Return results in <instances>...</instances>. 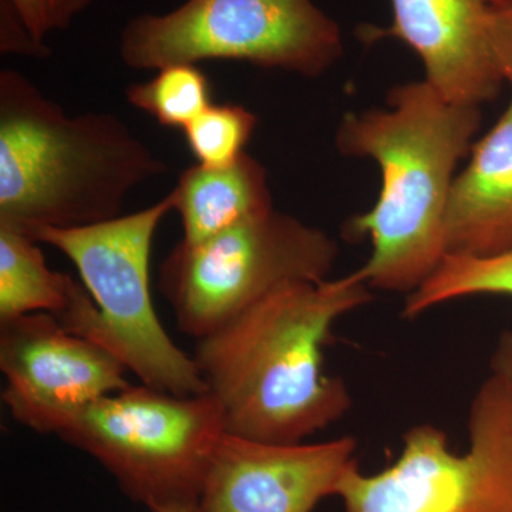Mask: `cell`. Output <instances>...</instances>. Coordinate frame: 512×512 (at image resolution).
Listing matches in <instances>:
<instances>
[{"mask_svg": "<svg viewBox=\"0 0 512 512\" xmlns=\"http://www.w3.org/2000/svg\"><path fill=\"white\" fill-rule=\"evenodd\" d=\"M372 301L352 272L291 282L197 339L198 372L224 412L227 433L264 443L296 444L342 419L348 386L325 369L335 323Z\"/></svg>", "mask_w": 512, "mask_h": 512, "instance_id": "6da1fadb", "label": "cell"}, {"mask_svg": "<svg viewBox=\"0 0 512 512\" xmlns=\"http://www.w3.org/2000/svg\"><path fill=\"white\" fill-rule=\"evenodd\" d=\"M480 107L444 100L426 80L397 84L386 109L349 111L336 128L342 156L370 158L382 174L375 207L346 221L372 251L357 274L370 289L412 293L447 255L448 205L457 168L480 131Z\"/></svg>", "mask_w": 512, "mask_h": 512, "instance_id": "7a4b0ae2", "label": "cell"}, {"mask_svg": "<svg viewBox=\"0 0 512 512\" xmlns=\"http://www.w3.org/2000/svg\"><path fill=\"white\" fill-rule=\"evenodd\" d=\"M168 170L116 114L69 116L25 74L0 72L3 224L32 237L114 220L131 191Z\"/></svg>", "mask_w": 512, "mask_h": 512, "instance_id": "3957f363", "label": "cell"}, {"mask_svg": "<svg viewBox=\"0 0 512 512\" xmlns=\"http://www.w3.org/2000/svg\"><path fill=\"white\" fill-rule=\"evenodd\" d=\"M225 433L211 393L178 396L141 383L84 407L56 436L96 460L128 500L164 512L198 504Z\"/></svg>", "mask_w": 512, "mask_h": 512, "instance_id": "277c9868", "label": "cell"}, {"mask_svg": "<svg viewBox=\"0 0 512 512\" xmlns=\"http://www.w3.org/2000/svg\"><path fill=\"white\" fill-rule=\"evenodd\" d=\"M173 197L114 220L32 237L66 255L97 306L90 340L113 352L146 386L178 396L208 393L192 356L175 345L151 299L150 256Z\"/></svg>", "mask_w": 512, "mask_h": 512, "instance_id": "5b68a950", "label": "cell"}, {"mask_svg": "<svg viewBox=\"0 0 512 512\" xmlns=\"http://www.w3.org/2000/svg\"><path fill=\"white\" fill-rule=\"evenodd\" d=\"M343 52L339 23L313 0H187L131 19L120 36L121 60L133 70L231 60L316 79Z\"/></svg>", "mask_w": 512, "mask_h": 512, "instance_id": "8992f818", "label": "cell"}, {"mask_svg": "<svg viewBox=\"0 0 512 512\" xmlns=\"http://www.w3.org/2000/svg\"><path fill=\"white\" fill-rule=\"evenodd\" d=\"M468 450L419 424L403 436L392 466L365 474L353 464L335 497L345 512H512V387L490 375L468 414Z\"/></svg>", "mask_w": 512, "mask_h": 512, "instance_id": "52a82bcc", "label": "cell"}, {"mask_svg": "<svg viewBox=\"0 0 512 512\" xmlns=\"http://www.w3.org/2000/svg\"><path fill=\"white\" fill-rule=\"evenodd\" d=\"M338 256L328 232L272 210L197 244L178 242L160 266V289L178 329L200 339L279 286L329 279Z\"/></svg>", "mask_w": 512, "mask_h": 512, "instance_id": "ba28073f", "label": "cell"}, {"mask_svg": "<svg viewBox=\"0 0 512 512\" xmlns=\"http://www.w3.org/2000/svg\"><path fill=\"white\" fill-rule=\"evenodd\" d=\"M0 370L13 419L55 436L84 407L131 386L119 357L45 312L0 322Z\"/></svg>", "mask_w": 512, "mask_h": 512, "instance_id": "9c48e42d", "label": "cell"}, {"mask_svg": "<svg viewBox=\"0 0 512 512\" xmlns=\"http://www.w3.org/2000/svg\"><path fill=\"white\" fill-rule=\"evenodd\" d=\"M350 436L322 443L276 444L225 433L202 485L200 512H313L335 497L356 464Z\"/></svg>", "mask_w": 512, "mask_h": 512, "instance_id": "30bf717a", "label": "cell"}, {"mask_svg": "<svg viewBox=\"0 0 512 512\" xmlns=\"http://www.w3.org/2000/svg\"><path fill=\"white\" fill-rule=\"evenodd\" d=\"M392 23L367 26V43L400 40L419 56L424 79L450 103L483 107L505 83L490 37L491 8L485 0H390Z\"/></svg>", "mask_w": 512, "mask_h": 512, "instance_id": "8fae6325", "label": "cell"}, {"mask_svg": "<svg viewBox=\"0 0 512 512\" xmlns=\"http://www.w3.org/2000/svg\"><path fill=\"white\" fill-rule=\"evenodd\" d=\"M468 158L448 205L447 255H498L512 248V96Z\"/></svg>", "mask_w": 512, "mask_h": 512, "instance_id": "7c38bea8", "label": "cell"}, {"mask_svg": "<svg viewBox=\"0 0 512 512\" xmlns=\"http://www.w3.org/2000/svg\"><path fill=\"white\" fill-rule=\"evenodd\" d=\"M170 195L183 222L181 241L187 244L274 210L268 171L247 151L222 167L198 163L185 168Z\"/></svg>", "mask_w": 512, "mask_h": 512, "instance_id": "4fadbf2b", "label": "cell"}, {"mask_svg": "<svg viewBox=\"0 0 512 512\" xmlns=\"http://www.w3.org/2000/svg\"><path fill=\"white\" fill-rule=\"evenodd\" d=\"M90 298L86 286L47 266L35 238L0 222V322L45 312L66 325Z\"/></svg>", "mask_w": 512, "mask_h": 512, "instance_id": "5bb4252c", "label": "cell"}, {"mask_svg": "<svg viewBox=\"0 0 512 512\" xmlns=\"http://www.w3.org/2000/svg\"><path fill=\"white\" fill-rule=\"evenodd\" d=\"M491 295L512 298V248L484 258L446 255L436 272L406 296L402 315L416 319L444 303Z\"/></svg>", "mask_w": 512, "mask_h": 512, "instance_id": "9a60e30c", "label": "cell"}, {"mask_svg": "<svg viewBox=\"0 0 512 512\" xmlns=\"http://www.w3.org/2000/svg\"><path fill=\"white\" fill-rule=\"evenodd\" d=\"M128 103L160 126L184 130L211 106L212 86L198 64L178 63L157 70L150 82L127 87Z\"/></svg>", "mask_w": 512, "mask_h": 512, "instance_id": "2e32d148", "label": "cell"}, {"mask_svg": "<svg viewBox=\"0 0 512 512\" xmlns=\"http://www.w3.org/2000/svg\"><path fill=\"white\" fill-rule=\"evenodd\" d=\"M258 117L239 104H215L184 128L185 141L198 163L222 167L245 153Z\"/></svg>", "mask_w": 512, "mask_h": 512, "instance_id": "e0dca14e", "label": "cell"}, {"mask_svg": "<svg viewBox=\"0 0 512 512\" xmlns=\"http://www.w3.org/2000/svg\"><path fill=\"white\" fill-rule=\"evenodd\" d=\"M37 42L46 45L50 33L66 30L93 0H8Z\"/></svg>", "mask_w": 512, "mask_h": 512, "instance_id": "ac0fdd59", "label": "cell"}, {"mask_svg": "<svg viewBox=\"0 0 512 512\" xmlns=\"http://www.w3.org/2000/svg\"><path fill=\"white\" fill-rule=\"evenodd\" d=\"M0 50L3 55L47 57L50 49L37 42L8 0H0Z\"/></svg>", "mask_w": 512, "mask_h": 512, "instance_id": "d6986e66", "label": "cell"}, {"mask_svg": "<svg viewBox=\"0 0 512 512\" xmlns=\"http://www.w3.org/2000/svg\"><path fill=\"white\" fill-rule=\"evenodd\" d=\"M491 46L505 83L512 87V3L504 8L491 9Z\"/></svg>", "mask_w": 512, "mask_h": 512, "instance_id": "ffe728a7", "label": "cell"}, {"mask_svg": "<svg viewBox=\"0 0 512 512\" xmlns=\"http://www.w3.org/2000/svg\"><path fill=\"white\" fill-rule=\"evenodd\" d=\"M491 375L500 377L512 387V329L505 330L498 339L491 356Z\"/></svg>", "mask_w": 512, "mask_h": 512, "instance_id": "44dd1931", "label": "cell"}, {"mask_svg": "<svg viewBox=\"0 0 512 512\" xmlns=\"http://www.w3.org/2000/svg\"><path fill=\"white\" fill-rule=\"evenodd\" d=\"M490 5L491 9L504 8V6L511 5L512 0H485Z\"/></svg>", "mask_w": 512, "mask_h": 512, "instance_id": "7402d4cb", "label": "cell"}, {"mask_svg": "<svg viewBox=\"0 0 512 512\" xmlns=\"http://www.w3.org/2000/svg\"><path fill=\"white\" fill-rule=\"evenodd\" d=\"M164 512H200L198 511V505H188V507L173 508Z\"/></svg>", "mask_w": 512, "mask_h": 512, "instance_id": "603a6c76", "label": "cell"}]
</instances>
